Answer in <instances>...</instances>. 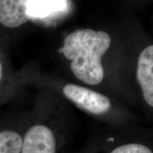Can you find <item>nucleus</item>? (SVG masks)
I'll list each match as a JSON object with an SVG mask.
<instances>
[{"instance_id":"f257e3e1","label":"nucleus","mask_w":153,"mask_h":153,"mask_svg":"<svg viewBox=\"0 0 153 153\" xmlns=\"http://www.w3.org/2000/svg\"><path fill=\"white\" fill-rule=\"evenodd\" d=\"M111 43L110 36L105 31L89 28L76 30L65 38L59 53L71 60L70 68L78 79L87 85H97L104 78L101 57Z\"/></svg>"},{"instance_id":"f03ea898","label":"nucleus","mask_w":153,"mask_h":153,"mask_svg":"<svg viewBox=\"0 0 153 153\" xmlns=\"http://www.w3.org/2000/svg\"><path fill=\"white\" fill-rule=\"evenodd\" d=\"M62 144V140L51 126L36 123L23 135L21 153H59Z\"/></svg>"},{"instance_id":"7ed1b4c3","label":"nucleus","mask_w":153,"mask_h":153,"mask_svg":"<svg viewBox=\"0 0 153 153\" xmlns=\"http://www.w3.org/2000/svg\"><path fill=\"white\" fill-rule=\"evenodd\" d=\"M63 94L80 109L95 116H101L111 109V101L106 96L88 88L68 84L63 87Z\"/></svg>"},{"instance_id":"20e7f679","label":"nucleus","mask_w":153,"mask_h":153,"mask_svg":"<svg viewBox=\"0 0 153 153\" xmlns=\"http://www.w3.org/2000/svg\"><path fill=\"white\" fill-rule=\"evenodd\" d=\"M30 0H0V24L8 28H17L30 18Z\"/></svg>"},{"instance_id":"39448f33","label":"nucleus","mask_w":153,"mask_h":153,"mask_svg":"<svg viewBox=\"0 0 153 153\" xmlns=\"http://www.w3.org/2000/svg\"><path fill=\"white\" fill-rule=\"evenodd\" d=\"M137 77L145 102L153 107V45L141 52L137 62Z\"/></svg>"},{"instance_id":"423d86ee","label":"nucleus","mask_w":153,"mask_h":153,"mask_svg":"<svg viewBox=\"0 0 153 153\" xmlns=\"http://www.w3.org/2000/svg\"><path fill=\"white\" fill-rule=\"evenodd\" d=\"M23 135L14 130L0 131V153H21Z\"/></svg>"},{"instance_id":"0eeeda50","label":"nucleus","mask_w":153,"mask_h":153,"mask_svg":"<svg viewBox=\"0 0 153 153\" xmlns=\"http://www.w3.org/2000/svg\"><path fill=\"white\" fill-rule=\"evenodd\" d=\"M106 153H153L148 145L140 142H126L116 145Z\"/></svg>"},{"instance_id":"6e6552de","label":"nucleus","mask_w":153,"mask_h":153,"mask_svg":"<svg viewBox=\"0 0 153 153\" xmlns=\"http://www.w3.org/2000/svg\"><path fill=\"white\" fill-rule=\"evenodd\" d=\"M59 0H30L28 11L32 8L33 13L43 14L48 12L49 9L58 5Z\"/></svg>"},{"instance_id":"1a4fd4ad","label":"nucleus","mask_w":153,"mask_h":153,"mask_svg":"<svg viewBox=\"0 0 153 153\" xmlns=\"http://www.w3.org/2000/svg\"><path fill=\"white\" fill-rule=\"evenodd\" d=\"M3 76V70H2V65H1V59H0V82H1V78Z\"/></svg>"}]
</instances>
